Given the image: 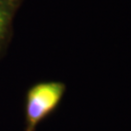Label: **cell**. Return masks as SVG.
I'll use <instances>...</instances> for the list:
<instances>
[{
  "label": "cell",
  "instance_id": "7a4b0ae2",
  "mask_svg": "<svg viewBox=\"0 0 131 131\" xmlns=\"http://www.w3.org/2000/svg\"><path fill=\"white\" fill-rule=\"evenodd\" d=\"M24 0H0V58L9 47L14 31V19Z\"/></svg>",
  "mask_w": 131,
  "mask_h": 131
},
{
  "label": "cell",
  "instance_id": "6da1fadb",
  "mask_svg": "<svg viewBox=\"0 0 131 131\" xmlns=\"http://www.w3.org/2000/svg\"><path fill=\"white\" fill-rule=\"evenodd\" d=\"M66 84L60 81H45L30 86L25 96L24 131H35L61 103Z\"/></svg>",
  "mask_w": 131,
  "mask_h": 131
}]
</instances>
